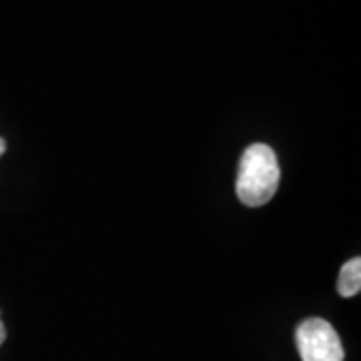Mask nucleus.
Wrapping results in <instances>:
<instances>
[{
	"label": "nucleus",
	"instance_id": "nucleus-4",
	"mask_svg": "<svg viewBox=\"0 0 361 361\" xmlns=\"http://www.w3.org/2000/svg\"><path fill=\"white\" fill-rule=\"evenodd\" d=\"M4 339H6V329H4V325L0 322V345L4 343Z\"/></svg>",
	"mask_w": 361,
	"mask_h": 361
},
{
	"label": "nucleus",
	"instance_id": "nucleus-2",
	"mask_svg": "<svg viewBox=\"0 0 361 361\" xmlns=\"http://www.w3.org/2000/svg\"><path fill=\"white\" fill-rule=\"evenodd\" d=\"M301 361H343V345L331 323L319 317L305 319L295 331Z\"/></svg>",
	"mask_w": 361,
	"mask_h": 361
},
{
	"label": "nucleus",
	"instance_id": "nucleus-1",
	"mask_svg": "<svg viewBox=\"0 0 361 361\" xmlns=\"http://www.w3.org/2000/svg\"><path fill=\"white\" fill-rule=\"evenodd\" d=\"M279 179L281 171L275 151L263 142H255L247 147L239 161L235 191L243 205L261 207L269 203L277 193Z\"/></svg>",
	"mask_w": 361,
	"mask_h": 361
},
{
	"label": "nucleus",
	"instance_id": "nucleus-3",
	"mask_svg": "<svg viewBox=\"0 0 361 361\" xmlns=\"http://www.w3.org/2000/svg\"><path fill=\"white\" fill-rule=\"evenodd\" d=\"M361 289V259L353 257L339 271L337 279V291L341 297H353Z\"/></svg>",
	"mask_w": 361,
	"mask_h": 361
},
{
	"label": "nucleus",
	"instance_id": "nucleus-5",
	"mask_svg": "<svg viewBox=\"0 0 361 361\" xmlns=\"http://www.w3.org/2000/svg\"><path fill=\"white\" fill-rule=\"evenodd\" d=\"M4 151H6V142L0 139V157L4 155Z\"/></svg>",
	"mask_w": 361,
	"mask_h": 361
}]
</instances>
